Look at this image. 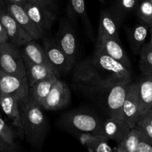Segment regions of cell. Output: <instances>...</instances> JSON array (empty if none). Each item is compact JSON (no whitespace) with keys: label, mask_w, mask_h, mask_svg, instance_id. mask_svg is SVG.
<instances>
[{"label":"cell","mask_w":152,"mask_h":152,"mask_svg":"<svg viewBox=\"0 0 152 152\" xmlns=\"http://www.w3.org/2000/svg\"><path fill=\"white\" fill-rule=\"evenodd\" d=\"M56 41L59 47L65 52L73 65L75 64L77 56V37L75 33L68 22H61L59 31L56 34Z\"/></svg>","instance_id":"14"},{"label":"cell","mask_w":152,"mask_h":152,"mask_svg":"<svg viewBox=\"0 0 152 152\" xmlns=\"http://www.w3.org/2000/svg\"><path fill=\"white\" fill-rule=\"evenodd\" d=\"M4 1H11V2H15L17 3V4H21V5L24 6L25 4V3L27 2V0H4Z\"/></svg>","instance_id":"36"},{"label":"cell","mask_w":152,"mask_h":152,"mask_svg":"<svg viewBox=\"0 0 152 152\" xmlns=\"http://www.w3.org/2000/svg\"><path fill=\"white\" fill-rule=\"evenodd\" d=\"M132 82L117 84L113 86L104 96L100 105L109 117L123 119V103L126 99L128 87Z\"/></svg>","instance_id":"5"},{"label":"cell","mask_w":152,"mask_h":152,"mask_svg":"<svg viewBox=\"0 0 152 152\" xmlns=\"http://www.w3.org/2000/svg\"><path fill=\"white\" fill-rule=\"evenodd\" d=\"M21 99L14 95L0 94V108L11 120L13 126L23 131L21 117Z\"/></svg>","instance_id":"16"},{"label":"cell","mask_w":152,"mask_h":152,"mask_svg":"<svg viewBox=\"0 0 152 152\" xmlns=\"http://www.w3.org/2000/svg\"><path fill=\"white\" fill-rule=\"evenodd\" d=\"M14 95L22 102L28 99L29 86L27 77L20 78L0 68V94Z\"/></svg>","instance_id":"6"},{"label":"cell","mask_w":152,"mask_h":152,"mask_svg":"<svg viewBox=\"0 0 152 152\" xmlns=\"http://www.w3.org/2000/svg\"><path fill=\"white\" fill-rule=\"evenodd\" d=\"M24 8L31 20L44 34L51 28L56 19L53 7L40 3L28 1L24 5Z\"/></svg>","instance_id":"7"},{"label":"cell","mask_w":152,"mask_h":152,"mask_svg":"<svg viewBox=\"0 0 152 152\" xmlns=\"http://www.w3.org/2000/svg\"><path fill=\"white\" fill-rule=\"evenodd\" d=\"M58 79L59 77L53 76V77L40 80L29 87L28 99L39 106L42 107L43 103L48 95L52 86Z\"/></svg>","instance_id":"20"},{"label":"cell","mask_w":152,"mask_h":152,"mask_svg":"<svg viewBox=\"0 0 152 152\" xmlns=\"http://www.w3.org/2000/svg\"><path fill=\"white\" fill-rule=\"evenodd\" d=\"M99 2L102 3V4H103L105 3V0H99Z\"/></svg>","instance_id":"39"},{"label":"cell","mask_w":152,"mask_h":152,"mask_svg":"<svg viewBox=\"0 0 152 152\" xmlns=\"http://www.w3.org/2000/svg\"><path fill=\"white\" fill-rule=\"evenodd\" d=\"M71 94L66 83L58 79L53 84L42 107L45 110L56 111L62 109L69 104Z\"/></svg>","instance_id":"10"},{"label":"cell","mask_w":152,"mask_h":152,"mask_svg":"<svg viewBox=\"0 0 152 152\" xmlns=\"http://www.w3.org/2000/svg\"><path fill=\"white\" fill-rule=\"evenodd\" d=\"M124 16L114 6L102 10L99 16L97 37L108 36L120 39L119 31Z\"/></svg>","instance_id":"9"},{"label":"cell","mask_w":152,"mask_h":152,"mask_svg":"<svg viewBox=\"0 0 152 152\" xmlns=\"http://www.w3.org/2000/svg\"><path fill=\"white\" fill-rule=\"evenodd\" d=\"M150 34H151V38H150L149 43L152 45V26L150 28Z\"/></svg>","instance_id":"38"},{"label":"cell","mask_w":152,"mask_h":152,"mask_svg":"<svg viewBox=\"0 0 152 152\" xmlns=\"http://www.w3.org/2000/svg\"><path fill=\"white\" fill-rule=\"evenodd\" d=\"M140 68L142 74H152V45L149 42L144 45L140 50Z\"/></svg>","instance_id":"25"},{"label":"cell","mask_w":152,"mask_h":152,"mask_svg":"<svg viewBox=\"0 0 152 152\" xmlns=\"http://www.w3.org/2000/svg\"><path fill=\"white\" fill-rule=\"evenodd\" d=\"M9 42V37L5 28L0 21V43H4Z\"/></svg>","instance_id":"33"},{"label":"cell","mask_w":152,"mask_h":152,"mask_svg":"<svg viewBox=\"0 0 152 152\" xmlns=\"http://www.w3.org/2000/svg\"><path fill=\"white\" fill-rule=\"evenodd\" d=\"M0 136L9 145L16 148L14 132L1 117H0Z\"/></svg>","instance_id":"28"},{"label":"cell","mask_w":152,"mask_h":152,"mask_svg":"<svg viewBox=\"0 0 152 152\" xmlns=\"http://www.w3.org/2000/svg\"><path fill=\"white\" fill-rule=\"evenodd\" d=\"M16 151V148L9 145L0 136V152H13Z\"/></svg>","instance_id":"32"},{"label":"cell","mask_w":152,"mask_h":152,"mask_svg":"<svg viewBox=\"0 0 152 152\" xmlns=\"http://www.w3.org/2000/svg\"><path fill=\"white\" fill-rule=\"evenodd\" d=\"M62 120L64 126L74 131L104 134L103 121L93 113L74 111L63 115Z\"/></svg>","instance_id":"3"},{"label":"cell","mask_w":152,"mask_h":152,"mask_svg":"<svg viewBox=\"0 0 152 152\" xmlns=\"http://www.w3.org/2000/svg\"><path fill=\"white\" fill-rule=\"evenodd\" d=\"M140 137L136 152H152V142L142 133L140 130Z\"/></svg>","instance_id":"31"},{"label":"cell","mask_w":152,"mask_h":152,"mask_svg":"<svg viewBox=\"0 0 152 152\" xmlns=\"http://www.w3.org/2000/svg\"><path fill=\"white\" fill-rule=\"evenodd\" d=\"M137 15L142 22L152 26V3L151 0H142L138 4Z\"/></svg>","instance_id":"26"},{"label":"cell","mask_w":152,"mask_h":152,"mask_svg":"<svg viewBox=\"0 0 152 152\" xmlns=\"http://www.w3.org/2000/svg\"><path fill=\"white\" fill-rule=\"evenodd\" d=\"M10 42L0 43V68L20 78L26 77L22 52Z\"/></svg>","instance_id":"4"},{"label":"cell","mask_w":152,"mask_h":152,"mask_svg":"<svg viewBox=\"0 0 152 152\" xmlns=\"http://www.w3.org/2000/svg\"><path fill=\"white\" fill-rule=\"evenodd\" d=\"M108 138H104L95 142L94 144L91 145V146L88 147V151L91 152H111L113 151V148H111L108 143Z\"/></svg>","instance_id":"29"},{"label":"cell","mask_w":152,"mask_h":152,"mask_svg":"<svg viewBox=\"0 0 152 152\" xmlns=\"http://www.w3.org/2000/svg\"><path fill=\"white\" fill-rule=\"evenodd\" d=\"M140 137V132L136 127L130 131L127 136L118 144L117 152H136Z\"/></svg>","instance_id":"24"},{"label":"cell","mask_w":152,"mask_h":152,"mask_svg":"<svg viewBox=\"0 0 152 152\" xmlns=\"http://www.w3.org/2000/svg\"><path fill=\"white\" fill-rule=\"evenodd\" d=\"M131 126L123 119L109 117L103 121V133L108 139L118 145L132 130Z\"/></svg>","instance_id":"17"},{"label":"cell","mask_w":152,"mask_h":152,"mask_svg":"<svg viewBox=\"0 0 152 152\" xmlns=\"http://www.w3.org/2000/svg\"><path fill=\"white\" fill-rule=\"evenodd\" d=\"M135 127L140 129L142 133L152 142V126L149 123L140 117Z\"/></svg>","instance_id":"30"},{"label":"cell","mask_w":152,"mask_h":152,"mask_svg":"<svg viewBox=\"0 0 152 152\" xmlns=\"http://www.w3.org/2000/svg\"><path fill=\"white\" fill-rule=\"evenodd\" d=\"M76 88L101 104L113 86L132 82V70L104 52L94 53L78 63L74 71Z\"/></svg>","instance_id":"1"},{"label":"cell","mask_w":152,"mask_h":152,"mask_svg":"<svg viewBox=\"0 0 152 152\" xmlns=\"http://www.w3.org/2000/svg\"><path fill=\"white\" fill-rule=\"evenodd\" d=\"M26 69V77L29 87L32 86L37 82L49 77L56 76L59 77V74L53 68L40 64L34 63L32 62L23 59Z\"/></svg>","instance_id":"18"},{"label":"cell","mask_w":152,"mask_h":152,"mask_svg":"<svg viewBox=\"0 0 152 152\" xmlns=\"http://www.w3.org/2000/svg\"><path fill=\"white\" fill-rule=\"evenodd\" d=\"M139 4V0H114V5L123 16L132 13Z\"/></svg>","instance_id":"27"},{"label":"cell","mask_w":152,"mask_h":152,"mask_svg":"<svg viewBox=\"0 0 152 152\" xmlns=\"http://www.w3.org/2000/svg\"><path fill=\"white\" fill-rule=\"evenodd\" d=\"M68 11V14L71 13V16L80 19L88 36L93 39V30L86 12L85 0H69Z\"/></svg>","instance_id":"23"},{"label":"cell","mask_w":152,"mask_h":152,"mask_svg":"<svg viewBox=\"0 0 152 152\" xmlns=\"http://www.w3.org/2000/svg\"><path fill=\"white\" fill-rule=\"evenodd\" d=\"M5 3L7 12L34 39H39L43 37L44 34L42 31L31 20L24 6L8 1H5Z\"/></svg>","instance_id":"15"},{"label":"cell","mask_w":152,"mask_h":152,"mask_svg":"<svg viewBox=\"0 0 152 152\" xmlns=\"http://www.w3.org/2000/svg\"><path fill=\"white\" fill-rule=\"evenodd\" d=\"M96 50H99L109 55L116 60L132 70V64L129 58L125 52L118 39L108 36L97 37L96 43Z\"/></svg>","instance_id":"13"},{"label":"cell","mask_w":152,"mask_h":152,"mask_svg":"<svg viewBox=\"0 0 152 152\" xmlns=\"http://www.w3.org/2000/svg\"><path fill=\"white\" fill-rule=\"evenodd\" d=\"M140 103L142 114L152 108V74H143L138 82Z\"/></svg>","instance_id":"21"},{"label":"cell","mask_w":152,"mask_h":152,"mask_svg":"<svg viewBox=\"0 0 152 152\" xmlns=\"http://www.w3.org/2000/svg\"><path fill=\"white\" fill-rule=\"evenodd\" d=\"M6 10V3L4 0H0V11Z\"/></svg>","instance_id":"37"},{"label":"cell","mask_w":152,"mask_h":152,"mask_svg":"<svg viewBox=\"0 0 152 152\" xmlns=\"http://www.w3.org/2000/svg\"><path fill=\"white\" fill-rule=\"evenodd\" d=\"M149 32V25L142 22L129 30L128 36L134 53H140Z\"/></svg>","instance_id":"22"},{"label":"cell","mask_w":152,"mask_h":152,"mask_svg":"<svg viewBox=\"0 0 152 152\" xmlns=\"http://www.w3.org/2000/svg\"><path fill=\"white\" fill-rule=\"evenodd\" d=\"M151 3H152V0H151Z\"/></svg>","instance_id":"40"},{"label":"cell","mask_w":152,"mask_h":152,"mask_svg":"<svg viewBox=\"0 0 152 152\" xmlns=\"http://www.w3.org/2000/svg\"><path fill=\"white\" fill-rule=\"evenodd\" d=\"M42 107L28 99L21 104L23 132L28 142L34 148H41L49 130Z\"/></svg>","instance_id":"2"},{"label":"cell","mask_w":152,"mask_h":152,"mask_svg":"<svg viewBox=\"0 0 152 152\" xmlns=\"http://www.w3.org/2000/svg\"><path fill=\"white\" fill-rule=\"evenodd\" d=\"M43 48L54 69L61 74H66L72 69L71 63L65 52L61 49L56 40L46 38L43 42Z\"/></svg>","instance_id":"11"},{"label":"cell","mask_w":152,"mask_h":152,"mask_svg":"<svg viewBox=\"0 0 152 152\" xmlns=\"http://www.w3.org/2000/svg\"><path fill=\"white\" fill-rule=\"evenodd\" d=\"M142 115L140 103L138 83L132 82L128 87L126 99L123 103V119L132 129H133L136 126Z\"/></svg>","instance_id":"8"},{"label":"cell","mask_w":152,"mask_h":152,"mask_svg":"<svg viewBox=\"0 0 152 152\" xmlns=\"http://www.w3.org/2000/svg\"><path fill=\"white\" fill-rule=\"evenodd\" d=\"M27 1L40 3V4L53 7V8H54L55 5H56V1L55 0H27Z\"/></svg>","instance_id":"34"},{"label":"cell","mask_w":152,"mask_h":152,"mask_svg":"<svg viewBox=\"0 0 152 152\" xmlns=\"http://www.w3.org/2000/svg\"><path fill=\"white\" fill-rule=\"evenodd\" d=\"M34 40L35 39L32 40L23 45V49L21 51L23 59H26V60L32 62L34 63L46 65V66L50 67V68H53L54 71H56L49 61L43 47H41V45H39L38 43L35 42Z\"/></svg>","instance_id":"19"},{"label":"cell","mask_w":152,"mask_h":152,"mask_svg":"<svg viewBox=\"0 0 152 152\" xmlns=\"http://www.w3.org/2000/svg\"><path fill=\"white\" fill-rule=\"evenodd\" d=\"M0 21L7 31L9 42L17 47L23 46L34 39L7 12V9L0 11Z\"/></svg>","instance_id":"12"},{"label":"cell","mask_w":152,"mask_h":152,"mask_svg":"<svg viewBox=\"0 0 152 152\" xmlns=\"http://www.w3.org/2000/svg\"><path fill=\"white\" fill-rule=\"evenodd\" d=\"M141 118L146 120L148 123H149L152 126V108H150V109L148 110V111H147L145 113H144L142 115V117H141Z\"/></svg>","instance_id":"35"}]
</instances>
